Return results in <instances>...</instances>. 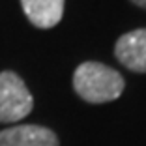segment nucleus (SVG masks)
<instances>
[{"mask_svg":"<svg viewBox=\"0 0 146 146\" xmlns=\"http://www.w3.org/2000/svg\"><path fill=\"white\" fill-rule=\"evenodd\" d=\"M23 11L38 28H52L64 15V0H21Z\"/></svg>","mask_w":146,"mask_h":146,"instance_id":"39448f33","label":"nucleus"},{"mask_svg":"<svg viewBox=\"0 0 146 146\" xmlns=\"http://www.w3.org/2000/svg\"><path fill=\"white\" fill-rule=\"evenodd\" d=\"M114 54L127 69L146 73V28L124 34L116 41Z\"/></svg>","mask_w":146,"mask_h":146,"instance_id":"7ed1b4c3","label":"nucleus"},{"mask_svg":"<svg viewBox=\"0 0 146 146\" xmlns=\"http://www.w3.org/2000/svg\"><path fill=\"white\" fill-rule=\"evenodd\" d=\"M0 146H58V137L41 125H15L0 131Z\"/></svg>","mask_w":146,"mask_h":146,"instance_id":"20e7f679","label":"nucleus"},{"mask_svg":"<svg viewBox=\"0 0 146 146\" xmlns=\"http://www.w3.org/2000/svg\"><path fill=\"white\" fill-rule=\"evenodd\" d=\"M73 88L88 103H107L124 92V77L99 62H84L73 75Z\"/></svg>","mask_w":146,"mask_h":146,"instance_id":"f257e3e1","label":"nucleus"},{"mask_svg":"<svg viewBox=\"0 0 146 146\" xmlns=\"http://www.w3.org/2000/svg\"><path fill=\"white\" fill-rule=\"evenodd\" d=\"M32 107L34 99L23 79L13 71L0 73V122L13 124L23 120Z\"/></svg>","mask_w":146,"mask_h":146,"instance_id":"f03ea898","label":"nucleus"},{"mask_svg":"<svg viewBox=\"0 0 146 146\" xmlns=\"http://www.w3.org/2000/svg\"><path fill=\"white\" fill-rule=\"evenodd\" d=\"M131 2H133V4H137L139 8H144L146 9V0H131Z\"/></svg>","mask_w":146,"mask_h":146,"instance_id":"423d86ee","label":"nucleus"}]
</instances>
